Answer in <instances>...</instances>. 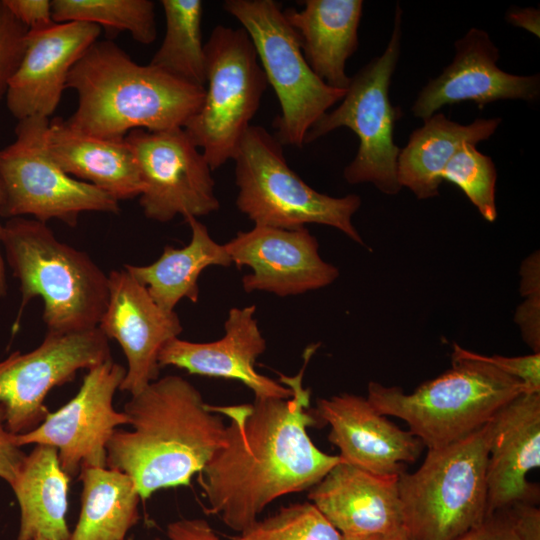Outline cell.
I'll list each match as a JSON object with an SVG mask.
<instances>
[{
    "instance_id": "1",
    "label": "cell",
    "mask_w": 540,
    "mask_h": 540,
    "mask_svg": "<svg viewBox=\"0 0 540 540\" xmlns=\"http://www.w3.org/2000/svg\"><path fill=\"white\" fill-rule=\"evenodd\" d=\"M317 345L304 353L295 376L280 374L292 390L286 399H262L238 405H209L225 416L223 445L200 472L207 512L238 533L258 520L274 500L316 485L337 463L321 451L307 429L319 423L310 408L311 390L303 386L305 368Z\"/></svg>"
},
{
    "instance_id": "2",
    "label": "cell",
    "mask_w": 540,
    "mask_h": 540,
    "mask_svg": "<svg viewBox=\"0 0 540 540\" xmlns=\"http://www.w3.org/2000/svg\"><path fill=\"white\" fill-rule=\"evenodd\" d=\"M130 431L116 430L106 466L128 474L141 500L161 489L189 486L223 445L226 425L188 380L167 375L125 403Z\"/></svg>"
},
{
    "instance_id": "3",
    "label": "cell",
    "mask_w": 540,
    "mask_h": 540,
    "mask_svg": "<svg viewBox=\"0 0 540 540\" xmlns=\"http://www.w3.org/2000/svg\"><path fill=\"white\" fill-rule=\"evenodd\" d=\"M78 96L66 119L74 129L120 140L136 129L183 128L202 104L205 88L139 65L111 40H97L71 69L66 89Z\"/></svg>"
},
{
    "instance_id": "4",
    "label": "cell",
    "mask_w": 540,
    "mask_h": 540,
    "mask_svg": "<svg viewBox=\"0 0 540 540\" xmlns=\"http://www.w3.org/2000/svg\"><path fill=\"white\" fill-rule=\"evenodd\" d=\"M1 244L21 292L13 333L35 297L43 301L47 332L98 327L108 303L109 277L88 254L59 241L46 223L24 217L3 225Z\"/></svg>"
},
{
    "instance_id": "5",
    "label": "cell",
    "mask_w": 540,
    "mask_h": 540,
    "mask_svg": "<svg viewBox=\"0 0 540 540\" xmlns=\"http://www.w3.org/2000/svg\"><path fill=\"white\" fill-rule=\"evenodd\" d=\"M525 385L477 353L453 345L452 367L405 393L369 382L367 399L382 415L405 421L428 449L458 441L487 424Z\"/></svg>"
},
{
    "instance_id": "6",
    "label": "cell",
    "mask_w": 540,
    "mask_h": 540,
    "mask_svg": "<svg viewBox=\"0 0 540 540\" xmlns=\"http://www.w3.org/2000/svg\"><path fill=\"white\" fill-rule=\"evenodd\" d=\"M489 422L453 443L428 449L413 473L398 475L408 540H455L487 513Z\"/></svg>"
},
{
    "instance_id": "7",
    "label": "cell",
    "mask_w": 540,
    "mask_h": 540,
    "mask_svg": "<svg viewBox=\"0 0 540 540\" xmlns=\"http://www.w3.org/2000/svg\"><path fill=\"white\" fill-rule=\"evenodd\" d=\"M232 160L236 206L254 225L294 230L321 224L364 245L352 222L361 206L360 196L333 197L310 187L290 168L283 145L264 127L247 129Z\"/></svg>"
},
{
    "instance_id": "8",
    "label": "cell",
    "mask_w": 540,
    "mask_h": 540,
    "mask_svg": "<svg viewBox=\"0 0 540 540\" xmlns=\"http://www.w3.org/2000/svg\"><path fill=\"white\" fill-rule=\"evenodd\" d=\"M224 10L248 34L281 114L274 121L282 145L302 148L310 128L337 102L345 90L324 83L310 68L299 37L281 6L273 0H226Z\"/></svg>"
},
{
    "instance_id": "9",
    "label": "cell",
    "mask_w": 540,
    "mask_h": 540,
    "mask_svg": "<svg viewBox=\"0 0 540 540\" xmlns=\"http://www.w3.org/2000/svg\"><path fill=\"white\" fill-rule=\"evenodd\" d=\"M401 24L402 10L397 5L391 37L383 53L351 77L341 103L324 114L305 138V143H309L340 127L352 130L359 146L354 159L344 168V179L349 184L371 183L387 195L402 189L397 178L400 148L393 137L402 113L389 98L400 56Z\"/></svg>"
},
{
    "instance_id": "10",
    "label": "cell",
    "mask_w": 540,
    "mask_h": 540,
    "mask_svg": "<svg viewBox=\"0 0 540 540\" xmlns=\"http://www.w3.org/2000/svg\"><path fill=\"white\" fill-rule=\"evenodd\" d=\"M204 50V99L183 129L214 170L233 159L268 83L242 27L216 26Z\"/></svg>"
},
{
    "instance_id": "11",
    "label": "cell",
    "mask_w": 540,
    "mask_h": 540,
    "mask_svg": "<svg viewBox=\"0 0 540 540\" xmlns=\"http://www.w3.org/2000/svg\"><path fill=\"white\" fill-rule=\"evenodd\" d=\"M49 121L42 116L18 120L15 140L0 149V216L30 215L75 227L83 212L119 213L117 199L68 175L53 160L46 142Z\"/></svg>"
},
{
    "instance_id": "12",
    "label": "cell",
    "mask_w": 540,
    "mask_h": 540,
    "mask_svg": "<svg viewBox=\"0 0 540 540\" xmlns=\"http://www.w3.org/2000/svg\"><path fill=\"white\" fill-rule=\"evenodd\" d=\"M110 358L109 339L98 327L47 332L33 350L11 353L0 361V405L7 430L20 435L35 429L49 414L45 400L54 387Z\"/></svg>"
},
{
    "instance_id": "13",
    "label": "cell",
    "mask_w": 540,
    "mask_h": 540,
    "mask_svg": "<svg viewBox=\"0 0 540 540\" xmlns=\"http://www.w3.org/2000/svg\"><path fill=\"white\" fill-rule=\"evenodd\" d=\"M125 140L137 163L143 185L139 203L148 219L166 223L219 209L212 169L183 128L136 129Z\"/></svg>"
},
{
    "instance_id": "14",
    "label": "cell",
    "mask_w": 540,
    "mask_h": 540,
    "mask_svg": "<svg viewBox=\"0 0 540 540\" xmlns=\"http://www.w3.org/2000/svg\"><path fill=\"white\" fill-rule=\"evenodd\" d=\"M126 368L112 357L87 370L78 393L30 432L15 435L20 446L55 447L62 470L73 478L84 466H106V447L121 425L125 413L113 406V398Z\"/></svg>"
},
{
    "instance_id": "15",
    "label": "cell",
    "mask_w": 540,
    "mask_h": 540,
    "mask_svg": "<svg viewBox=\"0 0 540 540\" xmlns=\"http://www.w3.org/2000/svg\"><path fill=\"white\" fill-rule=\"evenodd\" d=\"M224 246L236 267L252 270L242 278L246 293L300 295L329 286L339 276L338 268L321 258L318 241L306 227L286 230L254 225Z\"/></svg>"
},
{
    "instance_id": "16",
    "label": "cell",
    "mask_w": 540,
    "mask_h": 540,
    "mask_svg": "<svg viewBox=\"0 0 540 540\" xmlns=\"http://www.w3.org/2000/svg\"><path fill=\"white\" fill-rule=\"evenodd\" d=\"M108 277L109 298L98 328L119 343L126 357L119 390L135 395L159 378V353L183 327L177 313L162 309L125 268Z\"/></svg>"
},
{
    "instance_id": "17",
    "label": "cell",
    "mask_w": 540,
    "mask_h": 540,
    "mask_svg": "<svg viewBox=\"0 0 540 540\" xmlns=\"http://www.w3.org/2000/svg\"><path fill=\"white\" fill-rule=\"evenodd\" d=\"M499 50L487 32L471 28L455 42L452 62L431 79L412 105L414 117L425 120L445 105L473 102L479 109L499 100L536 101L539 75H515L497 65Z\"/></svg>"
},
{
    "instance_id": "18",
    "label": "cell",
    "mask_w": 540,
    "mask_h": 540,
    "mask_svg": "<svg viewBox=\"0 0 540 540\" xmlns=\"http://www.w3.org/2000/svg\"><path fill=\"white\" fill-rule=\"evenodd\" d=\"M100 32L99 26L86 22L53 23L29 30L22 60L5 95L13 117L49 118L61 101L71 69Z\"/></svg>"
},
{
    "instance_id": "19",
    "label": "cell",
    "mask_w": 540,
    "mask_h": 540,
    "mask_svg": "<svg viewBox=\"0 0 540 540\" xmlns=\"http://www.w3.org/2000/svg\"><path fill=\"white\" fill-rule=\"evenodd\" d=\"M313 412L330 426L328 440L342 462L380 476H398L416 461L423 443L380 414L367 398L342 393L319 398Z\"/></svg>"
},
{
    "instance_id": "20",
    "label": "cell",
    "mask_w": 540,
    "mask_h": 540,
    "mask_svg": "<svg viewBox=\"0 0 540 540\" xmlns=\"http://www.w3.org/2000/svg\"><path fill=\"white\" fill-rule=\"evenodd\" d=\"M256 306L233 307L224 322V336L212 342H191L179 337L168 341L158 356L160 368L174 366L190 374L237 380L255 399H286L292 390L256 371L266 340L255 317Z\"/></svg>"
},
{
    "instance_id": "21",
    "label": "cell",
    "mask_w": 540,
    "mask_h": 540,
    "mask_svg": "<svg viewBox=\"0 0 540 540\" xmlns=\"http://www.w3.org/2000/svg\"><path fill=\"white\" fill-rule=\"evenodd\" d=\"M540 466V394L522 393L489 421L487 515L516 503L536 505L527 474Z\"/></svg>"
},
{
    "instance_id": "22",
    "label": "cell",
    "mask_w": 540,
    "mask_h": 540,
    "mask_svg": "<svg viewBox=\"0 0 540 540\" xmlns=\"http://www.w3.org/2000/svg\"><path fill=\"white\" fill-rule=\"evenodd\" d=\"M397 478L340 461L308 499L343 536L404 533Z\"/></svg>"
},
{
    "instance_id": "23",
    "label": "cell",
    "mask_w": 540,
    "mask_h": 540,
    "mask_svg": "<svg viewBox=\"0 0 540 540\" xmlns=\"http://www.w3.org/2000/svg\"><path fill=\"white\" fill-rule=\"evenodd\" d=\"M46 142L53 160L68 175L103 190L118 201L141 194L143 185L137 163L125 138L93 136L56 117L49 121Z\"/></svg>"
},
{
    "instance_id": "24",
    "label": "cell",
    "mask_w": 540,
    "mask_h": 540,
    "mask_svg": "<svg viewBox=\"0 0 540 540\" xmlns=\"http://www.w3.org/2000/svg\"><path fill=\"white\" fill-rule=\"evenodd\" d=\"M301 10L284 11L312 71L328 86L345 90L346 62L358 47L361 0H306Z\"/></svg>"
},
{
    "instance_id": "25",
    "label": "cell",
    "mask_w": 540,
    "mask_h": 540,
    "mask_svg": "<svg viewBox=\"0 0 540 540\" xmlns=\"http://www.w3.org/2000/svg\"><path fill=\"white\" fill-rule=\"evenodd\" d=\"M414 130L406 146L400 149L397 178L401 188H408L416 198L439 195L442 172L453 155L465 144L488 140L497 130L501 118H477L460 124L436 112Z\"/></svg>"
},
{
    "instance_id": "26",
    "label": "cell",
    "mask_w": 540,
    "mask_h": 540,
    "mask_svg": "<svg viewBox=\"0 0 540 540\" xmlns=\"http://www.w3.org/2000/svg\"><path fill=\"white\" fill-rule=\"evenodd\" d=\"M70 477L62 470L55 447L37 444L9 485L20 510L17 540L43 536L68 540L66 523Z\"/></svg>"
},
{
    "instance_id": "27",
    "label": "cell",
    "mask_w": 540,
    "mask_h": 540,
    "mask_svg": "<svg viewBox=\"0 0 540 540\" xmlns=\"http://www.w3.org/2000/svg\"><path fill=\"white\" fill-rule=\"evenodd\" d=\"M185 221L191 228V239L186 246L175 248L166 245L153 263L145 266L127 264L124 267L146 287L162 309L170 312L175 311L183 298L198 302V280L203 270L209 266L228 267L233 264L224 244L212 239L198 218L188 217Z\"/></svg>"
},
{
    "instance_id": "28",
    "label": "cell",
    "mask_w": 540,
    "mask_h": 540,
    "mask_svg": "<svg viewBox=\"0 0 540 540\" xmlns=\"http://www.w3.org/2000/svg\"><path fill=\"white\" fill-rule=\"evenodd\" d=\"M79 519L68 540H125L139 519L140 494L133 479L110 467L84 466Z\"/></svg>"
},
{
    "instance_id": "29",
    "label": "cell",
    "mask_w": 540,
    "mask_h": 540,
    "mask_svg": "<svg viewBox=\"0 0 540 540\" xmlns=\"http://www.w3.org/2000/svg\"><path fill=\"white\" fill-rule=\"evenodd\" d=\"M160 4L165 16V35L149 64L174 78L205 88L202 1L161 0Z\"/></svg>"
},
{
    "instance_id": "30",
    "label": "cell",
    "mask_w": 540,
    "mask_h": 540,
    "mask_svg": "<svg viewBox=\"0 0 540 540\" xmlns=\"http://www.w3.org/2000/svg\"><path fill=\"white\" fill-rule=\"evenodd\" d=\"M154 7L150 0H52L56 23L86 22L113 32L126 31L144 45L157 36Z\"/></svg>"
},
{
    "instance_id": "31",
    "label": "cell",
    "mask_w": 540,
    "mask_h": 540,
    "mask_svg": "<svg viewBox=\"0 0 540 540\" xmlns=\"http://www.w3.org/2000/svg\"><path fill=\"white\" fill-rule=\"evenodd\" d=\"M343 535L311 502L282 507L231 540H343Z\"/></svg>"
},
{
    "instance_id": "32",
    "label": "cell",
    "mask_w": 540,
    "mask_h": 540,
    "mask_svg": "<svg viewBox=\"0 0 540 540\" xmlns=\"http://www.w3.org/2000/svg\"><path fill=\"white\" fill-rule=\"evenodd\" d=\"M441 178L460 188L486 221L497 219V170L492 158L476 145L465 143L449 160Z\"/></svg>"
},
{
    "instance_id": "33",
    "label": "cell",
    "mask_w": 540,
    "mask_h": 540,
    "mask_svg": "<svg viewBox=\"0 0 540 540\" xmlns=\"http://www.w3.org/2000/svg\"><path fill=\"white\" fill-rule=\"evenodd\" d=\"M520 293L524 298L514 320L522 338L533 352H540V259L539 252L528 256L520 267Z\"/></svg>"
},
{
    "instance_id": "34",
    "label": "cell",
    "mask_w": 540,
    "mask_h": 540,
    "mask_svg": "<svg viewBox=\"0 0 540 540\" xmlns=\"http://www.w3.org/2000/svg\"><path fill=\"white\" fill-rule=\"evenodd\" d=\"M29 29L0 0V100L16 72L26 47Z\"/></svg>"
},
{
    "instance_id": "35",
    "label": "cell",
    "mask_w": 540,
    "mask_h": 540,
    "mask_svg": "<svg viewBox=\"0 0 540 540\" xmlns=\"http://www.w3.org/2000/svg\"><path fill=\"white\" fill-rule=\"evenodd\" d=\"M477 355L481 360L520 380L528 393L540 394V352L517 357Z\"/></svg>"
},
{
    "instance_id": "36",
    "label": "cell",
    "mask_w": 540,
    "mask_h": 540,
    "mask_svg": "<svg viewBox=\"0 0 540 540\" xmlns=\"http://www.w3.org/2000/svg\"><path fill=\"white\" fill-rule=\"evenodd\" d=\"M455 540H523L506 509L487 515L476 527Z\"/></svg>"
},
{
    "instance_id": "37",
    "label": "cell",
    "mask_w": 540,
    "mask_h": 540,
    "mask_svg": "<svg viewBox=\"0 0 540 540\" xmlns=\"http://www.w3.org/2000/svg\"><path fill=\"white\" fill-rule=\"evenodd\" d=\"M12 14L29 30L47 27L53 20L50 0H4Z\"/></svg>"
},
{
    "instance_id": "38",
    "label": "cell",
    "mask_w": 540,
    "mask_h": 540,
    "mask_svg": "<svg viewBox=\"0 0 540 540\" xmlns=\"http://www.w3.org/2000/svg\"><path fill=\"white\" fill-rule=\"evenodd\" d=\"M15 435L5 425L4 411L0 405V479L9 485L13 482L26 457L22 447L15 443Z\"/></svg>"
},
{
    "instance_id": "39",
    "label": "cell",
    "mask_w": 540,
    "mask_h": 540,
    "mask_svg": "<svg viewBox=\"0 0 540 540\" xmlns=\"http://www.w3.org/2000/svg\"><path fill=\"white\" fill-rule=\"evenodd\" d=\"M153 540H222L209 523L201 518L179 519L168 524L166 538Z\"/></svg>"
},
{
    "instance_id": "40",
    "label": "cell",
    "mask_w": 540,
    "mask_h": 540,
    "mask_svg": "<svg viewBox=\"0 0 540 540\" xmlns=\"http://www.w3.org/2000/svg\"><path fill=\"white\" fill-rule=\"evenodd\" d=\"M504 509L523 540H540V511L536 505L516 503Z\"/></svg>"
},
{
    "instance_id": "41",
    "label": "cell",
    "mask_w": 540,
    "mask_h": 540,
    "mask_svg": "<svg viewBox=\"0 0 540 540\" xmlns=\"http://www.w3.org/2000/svg\"><path fill=\"white\" fill-rule=\"evenodd\" d=\"M507 21L539 36L540 13L535 8H517L507 13Z\"/></svg>"
},
{
    "instance_id": "42",
    "label": "cell",
    "mask_w": 540,
    "mask_h": 540,
    "mask_svg": "<svg viewBox=\"0 0 540 540\" xmlns=\"http://www.w3.org/2000/svg\"><path fill=\"white\" fill-rule=\"evenodd\" d=\"M2 202H3V191H2V186L0 183V209L2 206ZM2 230H3V225L0 223V245H1ZM6 293H7V279H6L4 260H3L1 250H0V297L5 296Z\"/></svg>"
},
{
    "instance_id": "43",
    "label": "cell",
    "mask_w": 540,
    "mask_h": 540,
    "mask_svg": "<svg viewBox=\"0 0 540 540\" xmlns=\"http://www.w3.org/2000/svg\"><path fill=\"white\" fill-rule=\"evenodd\" d=\"M343 538V540H408L405 536V533L403 532L394 534H375L367 536H343Z\"/></svg>"
},
{
    "instance_id": "44",
    "label": "cell",
    "mask_w": 540,
    "mask_h": 540,
    "mask_svg": "<svg viewBox=\"0 0 540 540\" xmlns=\"http://www.w3.org/2000/svg\"><path fill=\"white\" fill-rule=\"evenodd\" d=\"M33 540H53V539H49V538H46V537H43V536H37ZM125 540H134V538L133 537H128Z\"/></svg>"
}]
</instances>
